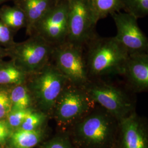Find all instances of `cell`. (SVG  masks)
<instances>
[{
    "label": "cell",
    "instance_id": "obj_1",
    "mask_svg": "<svg viewBox=\"0 0 148 148\" xmlns=\"http://www.w3.org/2000/svg\"><path fill=\"white\" fill-rule=\"evenodd\" d=\"M90 79L122 75L128 53L114 37H93L85 46Z\"/></svg>",
    "mask_w": 148,
    "mask_h": 148
},
{
    "label": "cell",
    "instance_id": "obj_2",
    "mask_svg": "<svg viewBox=\"0 0 148 148\" xmlns=\"http://www.w3.org/2000/svg\"><path fill=\"white\" fill-rule=\"evenodd\" d=\"M69 81L51 61L42 69L28 74L25 82L36 103L44 110L53 109Z\"/></svg>",
    "mask_w": 148,
    "mask_h": 148
},
{
    "label": "cell",
    "instance_id": "obj_3",
    "mask_svg": "<svg viewBox=\"0 0 148 148\" xmlns=\"http://www.w3.org/2000/svg\"><path fill=\"white\" fill-rule=\"evenodd\" d=\"M54 47L37 35L5 48L7 57L27 74L35 73L49 63Z\"/></svg>",
    "mask_w": 148,
    "mask_h": 148
},
{
    "label": "cell",
    "instance_id": "obj_4",
    "mask_svg": "<svg viewBox=\"0 0 148 148\" xmlns=\"http://www.w3.org/2000/svg\"><path fill=\"white\" fill-rule=\"evenodd\" d=\"M51 61L70 83L84 87L90 81L85 47L67 41L54 47Z\"/></svg>",
    "mask_w": 148,
    "mask_h": 148
},
{
    "label": "cell",
    "instance_id": "obj_5",
    "mask_svg": "<svg viewBox=\"0 0 148 148\" xmlns=\"http://www.w3.org/2000/svg\"><path fill=\"white\" fill-rule=\"evenodd\" d=\"M97 22L89 0H68V41L85 47L97 35Z\"/></svg>",
    "mask_w": 148,
    "mask_h": 148
},
{
    "label": "cell",
    "instance_id": "obj_6",
    "mask_svg": "<svg viewBox=\"0 0 148 148\" xmlns=\"http://www.w3.org/2000/svg\"><path fill=\"white\" fill-rule=\"evenodd\" d=\"M33 34L42 37L54 47L67 41L68 0L58 1L35 25L32 33Z\"/></svg>",
    "mask_w": 148,
    "mask_h": 148
},
{
    "label": "cell",
    "instance_id": "obj_7",
    "mask_svg": "<svg viewBox=\"0 0 148 148\" xmlns=\"http://www.w3.org/2000/svg\"><path fill=\"white\" fill-rule=\"evenodd\" d=\"M84 88L90 99L111 115L121 120L132 108L127 94L115 86L90 79Z\"/></svg>",
    "mask_w": 148,
    "mask_h": 148
},
{
    "label": "cell",
    "instance_id": "obj_8",
    "mask_svg": "<svg viewBox=\"0 0 148 148\" xmlns=\"http://www.w3.org/2000/svg\"><path fill=\"white\" fill-rule=\"evenodd\" d=\"M93 103L84 87L69 82L59 97L54 109L59 121L69 123L84 115Z\"/></svg>",
    "mask_w": 148,
    "mask_h": 148
},
{
    "label": "cell",
    "instance_id": "obj_9",
    "mask_svg": "<svg viewBox=\"0 0 148 148\" xmlns=\"http://www.w3.org/2000/svg\"><path fill=\"white\" fill-rule=\"evenodd\" d=\"M110 15L116 27L114 37L128 54L148 53V38L139 27L138 19L125 12H115Z\"/></svg>",
    "mask_w": 148,
    "mask_h": 148
},
{
    "label": "cell",
    "instance_id": "obj_10",
    "mask_svg": "<svg viewBox=\"0 0 148 148\" xmlns=\"http://www.w3.org/2000/svg\"><path fill=\"white\" fill-rule=\"evenodd\" d=\"M112 132L111 122L106 115L100 113L87 117L77 128L81 140L93 147H101L107 143L110 139Z\"/></svg>",
    "mask_w": 148,
    "mask_h": 148
},
{
    "label": "cell",
    "instance_id": "obj_11",
    "mask_svg": "<svg viewBox=\"0 0 148 148\" xmlns=\"http://www.w3.org/2000/svg\"><path fill=\"white\" fill-rule=\"evenodd\" d=\"M122 75L136 90H148V53L129 54Z\"/></svg>",
    "mask_w": 148,
    "mask_h": 148
},
{
    "label": "cell",
    "instance_id": "obj_12",
    "mask_svg": "<svg viewBox=\"0 0 148 148\" xmlns=\"http://www.w3.org/2000/svg\"><path fill=\"white\" fill-rule=\"evenodd\" d=\"M121 120L123 148H148L146 133L136 116L132 114Z\"/></svg>",
    "mask_w": 148,
    "mask_h": 148
},
{
    "label": "cell",
    "instance_id": "obj_13",
    "mask_svg": "<svg viewBox=\"0 0 148 148\" xmlns=\"http://www.w3.org/2000/svg\"><path fill=\"white\" fill-rule=\"evenodd\" d=\"M58 2V0H14V5L21 8L25 16L27 35H32L35 25Z\"/></svg>",
    "mask_w": 148,
    "mask_h": 148
},
{
    "label": "cell",
    "instance_id": "obj_14",
    "mask_svg": "<svg viewBox=\"0 0 148 148\" xmlns=\"http://www.w3.org/2000/svg\"><path fill=\"white\" fill-rule=\"evenodd\" d=\"M27 75L13 61H0V86H12L24 84Z\"/></svg>",
    "mask_w": 148,
    "mask_h": 148
},
{
    "label": "cell",
    "instance_id": "obj_15",
    "mask_svg": "<svg viewBox=\"0 0 148 148\" xmlns=\"http://www.w3.org/2000/svg\"><path fill=\"white\" fill-rule=\"evenodd\" d=\"M0 21L15 34L25 28L27 20L21 8L18 5H3L0 8Z\"/></svg>",
    "mask_w": 148,
    "mask_h": 148
},
{
    "label": "cell",
    "instance_id": "obj_16",
    "mask_svg": "<svg viewBox=\"0 0 148 148\" xmlns=\"http://www.w3.org/2000/svg\"><path fill=\"white\" fill-rule=\"evenodd\" d=\"M11 111L32 108L34 101L25 84L12 85L10 87Z\"/></svg>",
    "mask_w": 148,
    "mask_h": 148
},
{
    "label": "cell",
    "instance_id": "obj_17",
    "mask_svg": "<svg viewBox=\"0 0 148 148\" xmlns=\"http://www.w3.org/2000/svg\"><path fill=\"white\" fill-rule=\"evenodd\" d=\"M41 130L27 131L19 128L11 134V144L13 148H32L42 139Z\"/></svg>",
    "mask_w": 148,
    "mask_h": 148
},
{
    "label": "cell",
    "instance_id": "obj_18",
    "mask_svg": "<svg viewBox=\"0 0 148 148\" xmlns=\"http://www.w3.org/2000/svg\"><path fill=\"white\" fill-rule=\"evenodd\" d=\"M89 2L98 21L122 10L120 0H89Z\"/></svg>",
    "mask_w": 148,
    "mask_h": 148
},
{
    "label": "cell",
    "instance_id": "obj_19",
    "mask_svg": "<svg viewBox=\"0 0 148 148\" xmlns=\"http://www.w3.org/2000/svg\"><path fill=\"white\" fill-rule=\"evenodd\" d=\"M122 10L137 19L148 14V0H120Z\"/></svg>",
    "mask_w": 148,
    "mask_h": 148
},
{
    "label": "cell",
    "instance_id": "obj_20",
    "mask_svg": "<svg viewBox=\"0 0 148 148\" xmlns=\"http://www.w3.org/2000/svg\"><path fill=\"white\" fill-rule=\"evenodd\" d=\"M45 119V115L43 113L33 110L18 128L27 131L36 130L39 129Z\"/></svg>",
    "mask_w": 148,
    "mask_h": 148
},
{
    "label": "cell",
    "instance_id": "obj_21",
    "mask_svg": "<svg viewBox=\"0 0 148 148\" xmlns=\"http://www.w3.org/2000/svg\"><path fill=\"white\" fill-rule=\"evenodd\" d=\"M11 86H0V120L7 117L11 112Z\"/></svg>",
    "mask_w": 148,
    "mask_h": 148
},
{
    "label": "cell",
    "instance_id": "obj_22",
    "mask_svg": "<svg viewBox=\"0 0 148 148\" xmlns=\"http://www.w3.org/2000/svg\"><path fill=\"white\" fill-rule=\"evenodd\" d=\"M34 110L32 108L11 111L7 117V122L11 128H18L24 121L27 117Z\"/></svg>",
    "mask_w": 148,
    "mask_h": 148
},
{
    "label": "cell",
    "instance_id": "obj_23",
    "mask_svg": "<svg viewBox=\"0 0 148 148\" xmlns=\"http://www.w3.org/2000/svg\"><path fill=\"white\" fill-rule=\"evenodd\" d=\"M15 33L0 21V46L7 48L15 42L14 37Z\"/></svg>",
    "mask_w": 148,
    "mask_h": 148
},
{
    "label": "cell",
    "instance_id": "obj_24",
    "mask_svg": "<svg viewBox=\"0 0 148 148\" xmlns=\"http://www.w3.org/2000/svg\"><path fill=\"white\" fill-rule=\"evenodd\" d=\"M43 148H73L67 138L58 137L48 142Z\"/></svg>",
    "mask_w": 148,
    "mask_h": 148
},
{
    "label": "cell",
    "instance_id": "obj_25",
    "mask_svg": "<svg viewBox=\"0 0 148 148\" xmlns=\"http://www.w3.org/2000/svg\"><path fill=\"white\" fill-rule=\"evenodd\" d=\"M12 133L11 126L7 121L0 120V144L5 143L10 138Z\"/></svg>",
    "mask_w": 148,
    "mask_h": 148
},
{
    "label": "cell",
    "instance_id": "obj_26",
    "mask_svg": "<svg viewBox=\"0 0 148 148\" xmlns=\"http://www.w3.org/2000/svg\"><path fill=\"white\" fill-rule=\"evenodd\" d=\"M5 57H7L5 48L2 47L0 46V61L2 60Z\"/></svg>",
    "mask_w": 148,
    "mask_h": 148
},
{
    "label": "cell",
    "instance_id": "obj_27",
    "mask_svg": "<svg viewBox=\"0 0 148 148\" xmlns=\"http://www.w3.org/2000/svg\"><path fill=\"white\" fill-rule=\"evenodd\" d=\"M10 1V0H0V4H2L3 3H5L7 1ZM14 1V0H13Z\"/></svg>",
    "mask_w": 148,
    "mask_h": 148
},
{
    "label": "cell",
    "instance_id": "obj_28",
    "mask_svg": "<svg viewBox=\"0 0 148 148\" xmlns=\"http://www.w3.org/2000/svg\"><path fill=\"white\" fill-rule=\"evenodd\" d=\"M58 1H60V0H58Z\"/></svg>",
    "mask_w": 148,
    "mask_h": 148
}]
</instances>
